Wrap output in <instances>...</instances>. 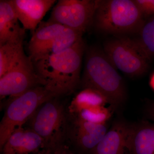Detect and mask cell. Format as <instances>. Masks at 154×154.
Masks as SVG:
<instances>
[{"label": "cell", "mask_w": 154, "mask_h": 154, "mask_svg": "<svg viewBox=\"0 0 154 154\" xmlns=\"http://www.w3.org/2000/svg\"><path fill=\"white\" fill-rule=\"evenodd\" d=\"M96 0H59L47 20L84 34L93 26Z\"/></svg>", "instance_id": "obj_7"}, {"label": "cell", "mask_w": 154, "mask_h": 154, "mask_svg": "<svg viewBox=\"0 0 154 154\" xmlns=\"http://www.w3.org/2000/svg\"><path fill=\"white\" fill-rule=\"evenodd\" d=\"M86 48L82 38L62 52L33 62L42 85L56 98L72 94L80 86L82 61Z\"/></svg>", "instance_id": "obj_1"}, {"label": "cell", "mask_w": 154, "mask_h": 154, "mask_svg": "<svg viewBox=\"0 0 154 154\" xmlns=\"http://www.w3.org/2000/svg\"><path fill=\"white\" fill-rule=\"evenodd\" d=\"M53 150L50 149H45L41 151L37 154H53Z\"/></svg>", "instance_id": "obj_23"}, {"label": "cell", "mask_w": 154, "mask_h": 154, "mask_svg": "<svg viewBox=\"0 0 154 154\" xmlns=\"http://www.w3.org/2000/svg\"><path fill=\"white\" fill-rule=\"evenodd\" d=\"M144 17L154 16V0H134Z\"/></svg>", "instance_id": "obj_20"}, {"label": "cell", "mask_w": 154, "mask_h": 154, "mask_svg": "<svg viewBox=\"0 0 154 154\" xmlns=\"http://www.w3.org/2000/svg\"><path fill=\"white\" fill-rule=\"evenodd\" d=\"M146 113L148 118L154 122V102H150L147 105Z\"/></svg>", "instance_id": "obj_22"}, {"label": "cell", "mask_w": 154, "mask_h": 154, "mask_svg": "<svg viewBox=\"0 0 154 154\" xmlns=\"http://www.w3.org/2000/svg\"><path fill=\"white\" fill-rule=\"evenodd\" d=\"M144 17L134 0H96L93 26L108 34L137 33Z\"/></svg>", "instance_id": "obj_3"}, {"label": "cell", "mask_w": 154, "mask_h": 154, "mask_svg": "<svg viewBox=\"0 0 154 154\" xmlns=\"http://www.w3.org/2000/svg\"><path fill=\"white\" fill-rule=\"evenodd\" d=\"M85 66L81 77L82 89L91 88L102 93L115 109L126 101L124 81L108 59L103 49L97 46L86 48Z\"/></svg>", "instance_id": "obj_2"}, {"label": "cell", "mask_w": 154, "mask_h": 154, "mask_svg": "<svg viewBox=\"0 0 154 154\" xmlns=\"http://www.w3.org/2000/svg\"><path fill=\"white\" fill-rule=\"evenodd\" d=\"M115 110L111 105H100L83 109L76 114L72 115L73 117L85 121L104 124L107 123Z\"/></svg>", "instance_id": "obj_18"}, {"label": "cell", "mask_w": 154, "mask_h": 154, "mask_svg": "<svg viewBox=\"0 0 154 154\" xmlns=\"http://www.w3.org/2000/svg\"><path fill=\"white\" fill-rule=\"evenodd\" d=\"M103 51L113 66L131 77L147 72L150 59L136 40L121 37L105 42Z\"/></svg>", "instance_id": "obj_6"}, {"label": "cell", "mask_w": 154, "mask_h": 154, "mask_svg": "<svg viewBox=\"0 0 154 154\" xmlns=\"http://www.w3.org/2000/svg\"><path fill=\"white\" fill-rule=\"evenodd\" d=\"M23 42H11L0 46V78L30 58L25 54Z\"/></svg>", "instance_id": "obj_16"}, {"label": "cell", "mask_w": 154, "mask_h": 154, "mask_svg": "<svg viewBox=\"0 0 154 154\" xmlns=\"http://www.w3.org/2000/svg\"><path fill=\"white\" fill-rule=\"evenodd\" d=\"M128 144L130 154H154V122L131 124Z\"/></svg>", "instance_id": "obj_15"}, {"label": "cell", "mask_w": 154, "mask_h": 154, "mask_svg": "<svg viewBox=\"0 0 154 154\" xmlns=\"http://www.w3.org/2000/svg\"><path fill=\"white\" fill-rule=\"evenodd\" d=\"M53 98L56 97L43 86H38L10 99L0 123V149L12 133L22 128L42 104Z\"/></svg>", "instance_id": "obj_4"}, {"label": "cell", "mask_w": 154, "mask_h": 154, "mask_svg": "<svg viewBox=\"0 0 154 154\" xmlns=\"http://www.w3.org/2000/svg\"><path fill=\"white\" fill-rule=\"evenodd\" d=\"M130 128L131 124L124 120H116L91 154H130Z\"/></svg>", "instance_id": "obj_10"}, {"label": "cell", "mask_w": 154, "mask_h": 154, "mask_svg": "<svg viewBox=\"0 0 154 154\" xmlns=\"http://www.w3.org/2000/svg\"><path fill=\"white\" fill-rule=\"evenodd\" d=\"M38 86H42L41 81L30 58L0 78L1 100L20 96Z\"/></svg>", "instance_id": "obj_8"}, {"label": "cell", "mask_w": 154, "mask_h": 154, "mask_svg": "<svg viewBox=\"0 0 154 154\" xmlns=\"http://www.w3.org/2000/svg\"><path fill=\"white\" fill-rule=\"evenodd\" d=\"M63 25L46 21L42 22L28 43L29 56L33 62L43 58L57 36L65 29Z\"/></svg>", "instance_id": "obj_12"}, {"label": "cell", "mask_w": 154, "mask_h": 154, "mask_svg": "<svg viewBox=\"0 0 154 154\" xmlns=\"http://www.w3.org/2000/svg\"><path fill=\"white\" fill-rule=\"evenodd\" d=\"M11 0L0 1V46L23 42L25 30L22 28Z\"/></svg>", "instance_id": "obj_14"}, {"label": "cell", "mask_w": 154, "mask_h": 154, "mask_svg": "<svg viewBox=\"0 0 154 154\" xmlns=\"http://www.w3.org/2000/svg\"><path fill=\"white\" fill-rule=\"evenodd\" d=\"M100 105L113 106L107 97L99 91L85 88L74 98L70 106V112L72 115H74L83 109Z\"/></svg>", "instance_id": "obj_17"}, {"label": "cell", "mask_w": 154, "mask_h": 154, "mask_svg": "<svg viewBox=\"0 0 154 154\" xmlns=\"http://www.w3.org/2000/svg\"><path fill=\"white\" fill-rule=\"evenodd\" d=\"M149 85L150 87H151L152 89L154 91V72L152 75L150 79Z\"/></svg>", "instance_id": "obj_24"}, {"label": "cell", "mask_w": 154, "mask_h": 154, "mask_svg": "<svg viewBox=\"0 0 154 154\" xmlns=\"http://www.w3.org/2000/svg\"><path fill=\"white\" fill-rule=\"evenodd\" d=\"M38 154V153H37V154Z\"/></svg>", "instance_id": "obj_25"}, {"label": "cell", "mask_w": 154, "mask_h": 154, "mask_svg": "<svg viewBox=\"0 0 154 154\" xmlns=\"http://www.w3.org/2000/svg\"><path fill=\"white\" fill-rule=\"evenodd\" d=\"M46 149L44 140L30 129L19 128L12 133L1 150L2 154L38 153Z\"/></svg>", "instance_id": "obj_13"}, {"label": "cell", "mask_w": 154, "mask_h": 154, "mask_svg": "<svg viewBox=\"0 0 154 154\" xmlns=\"http://www.w3.org/2000/svg\"><path fill=\"white\" fill-rule=\"evenodd\" d=\"M108 130L107 123L96 124L72 116V125H68L67 133L79 149L91 152L101 141Z\"/></svg>", "instance_id": "obj_9"}, {"label": "cell", "mask_w": 154, "mask_h": 154, "mask_svg": "<svg viewBox=\"0 0 154 154\" xmlns=\"http://www.w3.org/2000/svg\"><path fill=\"white\" fill-rule=\"evenodd\" d=\"M19 22L33 33L56 0H11Z\"/></svg>", "instance_id": "obj_11"}, {"label": "cell", "mask_w": 154, "mask_h": 154, "mask_svg": "<svg viewBox=\"0 0 154 154\" xmlns=\"http://www.w3.org/2000/svg\"><path fill=\"white\" fill-rule=\"evenodd\" d=\"M53 154H73L69 146L62 144L54 150Z\"/></svg>", "instance_id": "obj_21"}, {"label": "cell", "mask_w": 154, "mask_h": 154, "mask_svg": "<svg viewBox=\"0 0 154 154\" xmlns=\"http://www.w3.org/2000/svg\"><path fill=\"white\" fill-rule=\"evenodd\" d=\"M139 33V38L136 40L148 57H154V16L144 21Z\"/></svg>", "instance_id": "obj_19"}, {"label": "cell", "mask_w": 154, "mask_h": 154, "mask_svg": "<svg viewBox=\"0 0 154 154\" xmlns=\"http://www.w3.org/2000/svg\"><path fill=\"white\" fill-rule=\"evenodd\" d=\"M30 129L44 140L46 149L54 150L67 135L69 125L63 105L57 98L42 104L28 120Z\"/></svg>", "instance_id": "obj_5"}]
</instances>
